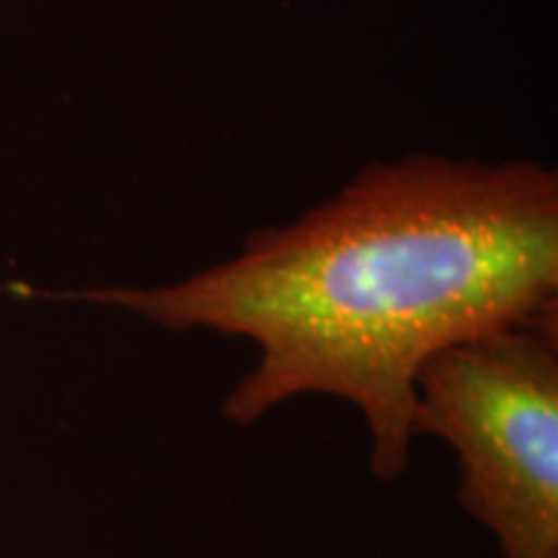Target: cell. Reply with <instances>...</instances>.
<instances>
[{"label": "cell", "mask_w": 558, "mask_h": 558, "mask_svg": "<svg viewBox=\"0 0 558 558\" xmlns=\"http://www.w3.org/2000/svg\"><path fill=\"white\" fill-rule=\"evenodd\" d=\"M70 298L254 341L228 422L333 396L365 416L375 478L396 481L422 367L460 341L558 316V177L530 160L375 163L300 220L251 235L235 259L177 284Z\"/></svg>", "instance_id": "obj_1"}, {"label": "cell", "mask_w": 558, "mask_h": 558, "mask_svg": "<svg viewBox=\"0 0 558 558\" xmlns=\"http://www.w3.org/2000/svg\"><path fill=\"white\" fill-rule=\"evenodd\" d=\"M414 435L458 456V501L501 558H558V316L460 341L416 378Z\"/></svg>", "instance_id": "obj_2"}]
</instances>
